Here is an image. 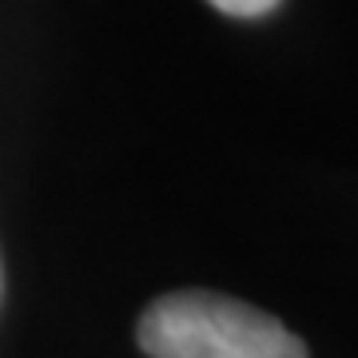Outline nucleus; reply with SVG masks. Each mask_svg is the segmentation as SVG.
<instances>
[{
  "label": "nucleus",
  "instance_id": "1",
  "mask_svg": "<svg viewBox=\"0 0 358 358\" xmlns=\"http://www.w3.org/2000/svg\"><path fill=\"white\" fill-rule=\"evenodd\" d=\"M148 358H307V346L275 315L211 291L155 299L136 327Z\"/></svg>",
  "mask_w": 358,
  "mask_h": 358
},
{
  "label": "nucleus",
  "instance_id": "2",
  "mask_svg": "<svg viewBox=\"0 0 358 358\" xmlns=\"http://www.w3.org/2000/svg\"><path fill=\"white\" fill-rule=\"evenodd\" d=\"M207 4H215L219 13L239 16V20H255V16H267L279 8V0H207Z\"/></svg>",
  "mask_w": 358,
  "mask_h": 358
},
{
  "label": "nucleus",
  "instance_id": "3",
  "mask_svg": "<svg viewBox=\"0 0 358 358\" xmlns=\"http://www.w3.org/2000/svg\"><path fill=\"white\" fill-rule=\"evenodd\" d=\"M0 299H4V263H0Z\"/></svg>",
  "mask_w": 358,
  "mask_h": 358
}]
</instances>
